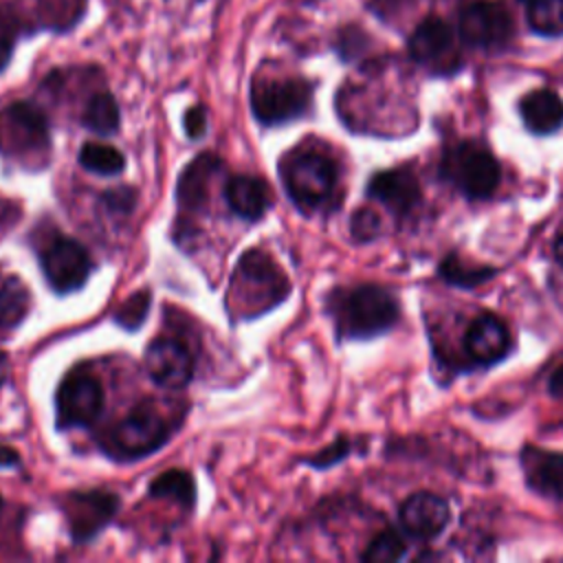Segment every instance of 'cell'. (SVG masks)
<instances>
[{"label": "cell", "mask_w": 563, "mask_h": 563, "mask_svg": "<svg viewBox=\"0 0 563 563\" xmlns=\"http://www.w3.org/2000/svg\"><path fill=\"white\" fill-rule=\"evenodd\" d=\"M341 339H374L400 321V303L378 284H356L336 290L328 301Z\"/></svg>", "instance_id": "obj_1"}, {"label": "cell", "mask_w": 563, "mask_h": 563, "mask_svg": "<svg viewBox=\"0 0 563 563\" xmlns=\"http://www.w3.org/2000/svg\"><path fill=\"white\" fill-rule=\"evenodd\" d=\"M279 174L286 194L303 213L325 207L336 194L339 167L328 154L314 147H299L286 154Z\"/></svg>", "instance_id": "obj_2"}, {"label": "cell", "mask_w": 563, "mask_h": 563, "mask_svg": "<svg viewBox=\"0 0 563 563\" xmlns=\"http://www.w3.org/2000/svg\"><path fill=\"white\" fill-rule=\"evenodd\" d=\"M440 176L471 200L490 198L501 183V165L495 154L477 141L451 143L440 158Z\"/></svg>", "instance_id": "obj_3"}, {"label": "cell", "mask_w": 563, "mask_h": 563, "mask_svg": "<svg viewBox=\"0 0 563 563\" xmlns=\"http://www.w3.org/2000/svg\"><path fill=\"white\" fill-rule=\"evenodd\" d=\"M231 290H238L240 306L249 314H260L279 303L288 292L290 284L277 264L264 251H246L233 273Z\"/></svg>", "instance_id": "obj_4"}, {"label": "cell", "mask_w": 563, "mask_h": 563, "mask_svg": "<svg viewBox=\"0 0 563 563\" xmlns=\"http://www.w3.org/2000/svg\"><path fill=\"white\" fill-rule=\"evenodd\" d=\"M172 435L167 418L152 405H136L106 438V451L119 460H139L158 451Z\"/></svg>", "instance_id": "obj_5"}, {"label": "cell", "mask_w": 563, "mask_h": 563, "mask_svg": "<svg viewBox=\"0 0 563 563\" xmlns=\"http://www.w3.org/2000/svg\"><path fill=\"white\" fill-rule=\"evenodd\" d=\"M312 103V84L299 77L257 79L251 88V108L260 123L282 125L308 112Z\"/></svg>", "instance_id": "obj_6"}, {"label": "cell", "mask_w": 563, "mask_h": 563, "mask_svg": "<svg viewBox=\"0 0 563 563\" xmlns=\"http://www.w3.org/2000/svg\"><path fill=\"white\" fill-rule=\"evenodd\" d=\"M409 55L431 75H453L462 68V53L453 26L440 15H427L409 35Z\"/></svg>", "instance_id": "obj_7"}, {"label": "cell", "mask_w": 563, "mask_h": 563, "mask_svg": "<svg viewBox=\"0 0 563 563\" xmlns=\"http://www.w3.org/2000/svg\"><path fill=\"white\" fill-rule=\"evenodd\" d=\"M0 150L11 158H33L48 150V123L40 108L15 101L0 110Z\"/></svg>", "instance_id": "obj_8"}, {"label": "cell", "mask_w": 563, "mask_h": 563, "mask_svg": "<svg viewBox=\"0 0 563 563\" xmlns=\"http://www.w3.org/2000/svg\"><path fill=\"white\" fill-rule=\"evenodd\" d=\"M457 31L468 46L501 48L512 40L515 22L501 0H471L460 11Z\"/></svg>", "instance_id": "obj_9"}, {"label": "cell", "mask_w": 563, "mask_h": 563, "mask_svg": "<svg viewBox=\"0 0 563 563\" xmlns=\"http://www.w3.org/2000/svg\"><path fill=\"white\" fill-rule=\"evenodd\" d=\"M57 424L59 429L88 427L92 424L103 409V387L86 369H70L55 394Z\"/></svg>", "instance_id": "obj_10"}, {"label": "cell", "mask_w": 563, "mask_h": 563, "mask_svg": "<svg viewBox=\"0 0 563 563\" xmlns=\"http://www.w3.org/2000/svg\"><path fill=\"white\" fill-rule=\"evenodd\" d=\"M42 271L48 286L55 292L66 295L86 284L92 271V260L86 246L75 238L55 235L42 253Z\"/></svg>", "instance_id": "obj_11"}, {"label": "cell", "mask_w": 563, "mask_h": 563, "mask_svg": "<svg viewBox=\"0 0 563 563\" xmlns=\"http://www.w3.org/2000/svg\"><path fill=\"white\" fill-rule=\"evenodd\" d=\"M119 497L108 490H75L64 499V515L75 541L97 537L117 515Z\"/></svg>", "instance_id": "obj_12"}, {"label": "cell", "mask_w": 563, "mask_h": 563, "mask_svg": "<svg viewBox=\"0 0 563 563\" xmlns=\"http://www.w3.org/2000/svg\"><path fill=\"white\" fill-rule=\"evenodd\" d=\"M145 369L156 385L180 389L194 376V354L180 339L158 336L145 350Z\"/></svg>", "instance_id": "obj_13"}, {"label": "cell", "mask_w": 563, "mask_h": 563, "mask_svg": "<svg viewBox=\"0 0 563 563\" xmlns=\"http://www.w3.org/2000/svg\"><path fill=\"white\" fill-rule=\"evenodd\" d=\"M398 521L402 532L413 539L431 541L444 532L451 521V508L444 497L431 490L411 493L398 508Z\"/></svg>", "instance_id": "obj_14"}, {"label": "cell", "mask_w": 563, "mask_h": 563, "mask_svg": "<svg viewBox=\"0 0 563 563\" xmlns=\"http://www.w3.org/2000/svg\"><path fill=\"white\" fill-rule=\"evenodd\" d=\"M365 191L369 198L378 200L396 216L411 213L422 200L420 180L409 167H391L376 172L369 178Z\"/></svg>", "instance_id": "obj_15"}, {"label": "cell", "mask_w": 563, "mask_h": 563, "mask_svg": "<svg viewBox=\"0 0 563 563\" xmlns=\"http://www.w3.org/2000/svg\"><path fill=\"white\" fill-rule=\"evenodd\" d=\"M464 350L475 365L490 367L510 354V330L497 314L484 312L466 328Z\"/></svg>", "instance_id": "obj_16"}, {"label": "cell", "mask_w": 563, "mask_h": 563, "mask_svg": "<svg viewBox=\"0 0 563 563\" xmlns=\"http://www.w3.org/2000/svg\"><path fill=\"white\" fill-rule=\"evenodd\" d=\"M521 468L532 493L563 499V451L526 446L521 451Z\"/></svg>", "instance_id": "obj_17"}, {"label": "cell", "mask_w": 563, "mask_h": 563, "mask_svg": "<svg viewBox=\"0 0 563 563\" xmlns=\"http://www.w3.org/2000/svg\"><path fill=\"white\" fill-rule=\"evenodd\" d=\"M224 200L235 216L253 222L260 220L271 207V189L260 176L238 174L227 180Z\"/></svg>", "instance_id": "obj_18"}, {"label": "cell", "mask_w": 563, "mask_h": 563, "mask_svg": "<svg viewBox=\"0 0 563 563\" xmlns=\"http://www.w3.org/2000/svg\"><path fill=\"white\" fill-rule=\"evenodd\" d=\"M519 114L532 134H554L563 128V99L550 88H537L521 97Z\"/></svg>", "instance_id": "obj_19"}, {"label": "cell", "mask_w": 563, "mask_h": 563, "mask_svg": "<svg viewBox=\"0 0 563 563\" xmlns=\"http://www.w3.org/2000/svg\"><path fill=\"white\" fill-rule=\"evenodd\" d=\"M220 169V158L213 152L198 154L180 174L178 187H176V198L180 209L187 211H198L207 198H209V183L213 174Z\"/></svg>", "instance_id": "obj_20"}, {"label": "cell", "mask_w": 563, "mask_h": 563, "mask_svg": "<svg viewBox=\"0 0 563 563\" xmlns=\"http://www.w3.org/2000/svg\"><path fill=\"white\" fill-rule=\"evenodd\" d=\"M438 275L457 288H475L490 282L497 271L486 264H468L457 253H446L438 264Z\"/></svg>", "instance_id": "obj_21"}, {"label": "cell", "mask_w": 563, "mask_h": 563, "mask_svg": "<svg viewBox=\"0 0 563 563\" xmlns=\"http://www.w3.org/2000/svg\"><path fill=\"white\" fill-rule=\"evenodd\" d=\"M31 306L29 288L20 277L9 275L0 279V328H15L22 323Z\"/></svg>", "instance_id": "obj_22"}, {"label": "cell", "mask_w": 563, "mask_h": 563, "mask_svg": "<svg viewBox=\"0 0 563 563\" xmlns=\"http://www.w3.org/2000/svg\"><path fill=\"white\" fill-rule=\"evenodd\" d=\"M119 106L114 101V97L110 92H97L88 99L84 114H81V123L101 136H110L119 130Z\"/></svg>", "instance_id": "obj_23"}, {"label": "cell", "mask_w": 563, "mask_h": 563, "mask_svg": "<svg viewBox=\"0 0 563 563\" xmlns=\"http://www.w3.org/2000/svg\"><path fill=\"white\" fill-rule=\"evenodd\" d=\"M147 490H150L152 497L172 499V501H176L180 506H187V508H191L194 501H196V482L183 468H169V471L161 473L150 484Z\"/></svg>", "instance_id": "obj_24"}, {"label": "cell", "mask_w": 563, "mask_h": 563, "mask_svg": "<svg viewBox=\"0 0 563 563\" xmlns=\"http://www.w3.org/2000/svg\"><path fill=\"white\" fill-rule=\"evenodd\" d=\"M528 26L545 37L563 35V0H521Z\"/></svg>", "instance_id": "obj_25"}, {"label": "cell", "mask_w": 563, "mask_h": 563, "mask_svg": "<svg viewBox=\"0 0 563 563\" xmlns=\"http://www.w3.org/2000/svg\"><path fill=\"white\" fill-rule=\"evenodd\" d=\"M79 165L99 176H117L125 169V156L108 143H84L79 150Z\"/></svg>", "instance_id": "obj_26"}, {"label": "cell", "mask_w": 563, "mask_h": 563, "mask_svg": "<svg viewBox=\"0 0 563 563\" xmlns=\"http://www.w3.org/2000/svg\"><path fill=\"white\" fill-rule=\"evenodd\" d=\"M407 554V543L402 534L394 528L380 530L363 550L361 561L365 563H394Z\"/></svg>", "instance_id": "obj_27"}, {"label": "cell", "mask_w": 563, "mask_h": 563, "mask_svg": "<svg viewBox=\"0 0 563 563\" xmlns=\"http://www.w3.org/2000/svg\"><path fill=\"white\" fill-rule=\"evenodd\" d=\"M152 306V292L147 288L136 290L130 295L117 310H114V321L125 328V330H136L147 317V310Z\"/></svg>", "instance_id": "obj_28"}, {"label": "cell", "mask_w": 563, "mask_h": 563, "mask_svg": "<svg viewBox=\"0 0 563 563\" xmlns=\"http://www.w3.org/2000/svg\"><path fill=\"white\" fill-rule=\"evenodd\" d=\"M380 229H383L380 216L367 207L356 209L350 220V233L354 242H372L380 235Z\"/></svg>", "instance_id": "obj_29"}, {"label": "cell", "mask_w": 563, "mask_h": 563, "mask_svg": "<svg viewBox=\"0 0 563 563\" xmlns=\"http://www.w3.org/2000/svg\"><path fill=\"white\" fill-rule=\"evenodd\" d=\"M350 451H352V442L347 438H336L332 444H328L319 453L310 455L306 460V464H310L314 468H330V466L339 464L341 460H345L350 455Z\"/></svg>", "instance_id": "obj_30"}, {"label": "cell", "mask_w": 563, "mask_h": 563, "mask_svg": "<svg viewBox=\"0 0 563 563\" xmlns=\"http://www.w3.org/2000/svg\"><path fill=\"white\" fill-rule=\"evenodd\" d=\"M101 202L112 213H130L136 205V191L132 187H114L103 191Z\"/></svg>", "instance_id": "obj_31"}, {"label": "cell", "mask_w": 563, "mask_h": 563, "mask_svg": "<svg viewBox=\"0 0 563 563\" xmlns=\"http://www.w3.org/2000/svg\"><path fill=\"white\" fill-rule=\"evenodd\" d=\"M185 132L189 139H200L207 132V112L202 106H194L185 112Z\"/></svg>", "instance_id": "obj_32"}, {"label": "cell", "mask_w": 563, "mask_h": 563, "mask_svg": "<svg viewBox=\"0 0 563 563\" xmlns=\"http://www.w3.org/2000/svg\"><path fill=\"white\" fill-rule=\"evenodd\" d=\"M13 51V31L7 20H0V70L7 66Z\"/></svg>", "instance_id": "obj_33"}, {"label": "cell", "mask_w": 563, "mask_h": 563, "mask_svg": "<svg viewBox=\"0 0 563 563\" xmlns=\"http://www.w3.org/2000/svg\"><path fill=\"white\" fill-rule=\"evenodd\" d=\"M548 391L554 398H563V365H559L548 378Z\"/></svg>", "instance_id": "obj_34"}, {"label": "cell", "mask_w": 563, "mask_h": 563, "mask_svg": "<svg viewBox=\"0 0 563 563\" xmlns=\"http://www.w3.org/2000/svg\"><path fill=\"white\" fill-rule=\"evenodd\" d=\"M20 462V453L11 446L0 444V466H15Z\"/></svg>", "instance_id": "obj_35"}, {"label": "cell", "mask_w": 563, "mask_h": 563, "mask_svg": "<svg viewBox=\"0 0 563 563\" xmlns=\"http://www.w3.org/2000/svg\"><path fill=\"white\" fill-rule=\"evenodd\" d=\"M9 378V356L0 350V385H4Z\"/></svg>", "instance_id": "obj_36"}, {"label": "cell", "mask_w": 563, "mask_h": 563, "mask_svg": "<svg viewBox=\"0 0 563 563\" xmlns=\"http://www.w3.org/2000/svg\"><path fill=\"white\" fill-rule=\"evenodd\" d=\"M552 251H554V260H556V264L563 268V235H559V238L554 240Z\"/></svg>", "instance_id": "obj_37"}, {"label": "cell", "mask_w": 563, "mask_h": 563, "mask_svg": "<svg viewBox=\"0 0 563 563\" xmlns=\"http://www.w3.org/2000/svg\"><path fill=\"white\" fill-rule=\"evenodd\" d=\"M0 510H2V497H0Z\"/></svg>", "instance_id": "obj_38"}]
</instances>
